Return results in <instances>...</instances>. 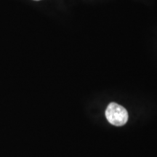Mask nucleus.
<instances>
[{"label":"nucleus","mask_w":157,"mask_h":157,"mask_svg":"<svg viewBox=\"0 0 157 157\" xmlns=\"http://www.w3.org/2000/svg\"><path fill=\"white\" fill-rule=\"evenodd\" d=\"M105 117L111 124L122 126L128 120V113L123 106L116 103H111L105 110Z\"/></svg>","instance_id":"1"},{"label":"nucleus","mask_w":157,"mask_h":157,"mask_svg":"<svg viewBox=\"0 0 157 157\" xmlns=\"http://www.w3.org/2000/svg\"><path fill=\"white\" fill-rule=\"evenodd\" d=\"M34 1H39V0H34Z\"/></svg>","instance_id":"2"}]
</instances>
